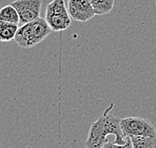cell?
<instances>
[{
  "instance_id": "cell-10",
  "label": "cell",
  "mask_w": 156,
  "mask_h": 148,
  "mask_svg": "<svg viewBox=\"0 0 156 148\" xmlns=\"http://www.w3.org/2000/svg\"><path fill=\"white\" fill-rule=\"evenodd\" d=\"M133 148H156V137L149 136H131Z\"/></svg>"
},
{
  "instance_id": "cell-8",
  "label": "cell",
  "mask_w": 156,
  "mask_h": 148,
  "mask_svg": "<svg viewBox=\"0 0 156 148\" xmlns=\"http://www.w3.org/2000/svg\"><path fill=\"white\" fill-rule=\"evenodd\" d=\"M0 20L10 22V23L19 24L20 22V17L17 12L16 8L12 5H6L0 9Z\"/></svg>"
},
{
  "instance_id": "cell-4",
  "label": "cell",
  "mask_w": 156,
  "mask_h": 148,
  "mask_svg": "<svg viewBox=\"0 0 156 148\" xmlns=\"http://www.w3.org/2000/svg\"><path fill=\"white\" fill-rule=\"evenodd\" d=\"M125 136H149L156 137V128L150 120L137 116H129L120 119Z\"/></svg>"
},
{
  "instance_id": "cell-9",
  "label": "cell",
  "mask_w": 156,
  "mask_h": 148,
  "mask_svg": "<svg viewBox=\"0 0 156 148\" xmlns=\"http://www.w3.org/2000/svg\"><path fill=\"white\" fill-rule=\"evenodd\" d=\"M94 7L96 15H105L109 13L115 6V0H90Z\"/></svg>"
},
{
  "instance_id": "cell-1",
  "label": "cell",
  "mask_w": 156,
  "mask_h": 148,
  "mask_svg": "<svg viewBox=\"0 0 156 148\" xmlns=\"http://www.w3.org/2000/svg\"><path fill=\"white\" fill-rule=\"evenodd\" d=\"M109 107L105 112L92 124L89 131L87 139L85 143L87 148H105L109 143L108 136H115V148L117 147H132L130 137L125 136L121 128L119 117L108 115Z\"/></svg>"
},
{
  "instance_id": "cell-7",
  "label": "cell",
  "mask_w": 156,
  "mask_h": 148,
  "mask_svg": "<svg viewBox=\"0 0 156 148\" xmlns=\"http://www.w3.org/2000/svg\"><path fill=\"white\" fill-rule=\"evenodd\" d=\"M18 29V24L0 20V42H10L14 40Z\"/></svg>"
},
{
  "instance_id": "cell-11",
  "label": "cell",
  "mask_w": 156,
  "mask_h": 148,
  "mask_svg": "<svg viewBox=\"0 0 156 148\" xmlns=\"http://www.w3.org/2000/svg\"><path fill=\"white\" fill-rule=\"evenodd\" d=\"M155 4H156V0H155Z\"/></svg>"
},
{
  "instance_id": "cell-6",
  "label": "cell",
  "mask_w": 156,
  "mask_h": 148,
  "mask_svg": "<svg viewBox=\"0 0 156 148\" xmlns=\"http://www.w3.org/2000/svg\"><path fill=\"white\" fill-rule=\"evenodd\" d=\"M68 11L72 19L80 22L89 21L96 15L90 0H69Z\"/></svg>"
},
{
  "instance_id": "cell-3",
  "label": "cell",
  "mask_w": 156,
  "mask_h": 148,
  "mask_svg": "<svg viewBox=\"0 0 156 148\" xmlns=\"http://www.w3.org/2000/svg\"><path fill=\"white\" fill-rule=\"evenodd\" d=\"M71 18L64 0H53L47 5L45 19L53 31L60 32L68 29L72 24Z\"/></svg>"
},
{
  "instance_id": "cell-2",
  "label": "cell",
  "mask_w": 156,
  "mask_h": 148,
  "mask_svg": "<svg viewBox=\"0 0 156 148\" xmlns=\"http://www.w3.org/2000/svg\"><path fill=\"white\" fill-rule=\"evenodd\" d=\"M52 31L46 19L39 17L19 27L14 40L22 48H33L46 39Z\"/></svg>"
},
{
  "instance_id": "cell-5",
  "label": "cell",
  "mask_w": 156,
  "mask_h": 148,
  "mask_svg": "<svg viewBox=\"0 0 156 148\" xmlns=\"http://www.w3.org/2000/svg\"><path fill=\"white\" fill-rule=\"evenodd\" d=\"M11 4L16 8L22 24H26L40 17L42 0H15Z\"/></svg>"
}]
</instances>
